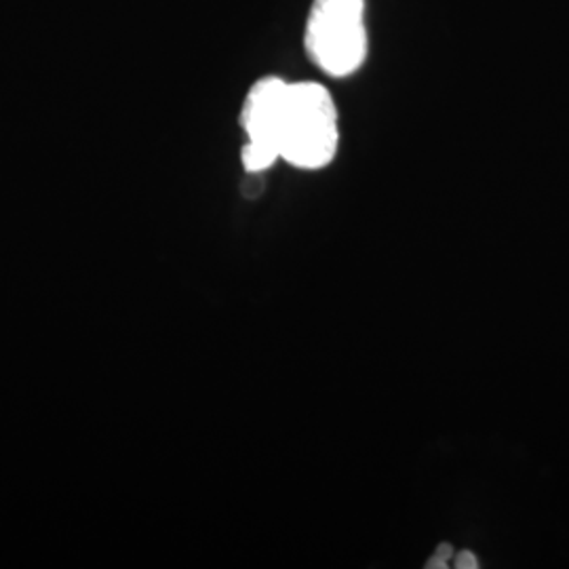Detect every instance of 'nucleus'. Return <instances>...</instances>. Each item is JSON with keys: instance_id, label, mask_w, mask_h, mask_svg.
I'll list each match as a JSON object with an SVG mask.
<instances>
[{"instance_id": "obj_3", "label": "nucleus", "mask_w": 569, "mask_h": 569, "mask_svg": "<svg viewBox=\"0 0 569 569\" xmlns=\"http://www.w3.org/2000/svg\"><path fill=\"white\" fill-rule=\"evenodd\" d=\"M287 87L289 82L279 77H266L249 89L241 117L247 133L243 164L249 173H262L277 161H281L279 136Z\"/></svg>"}, {"instance_id": "obj_1", "label": "nucleus", "mask_w": 569, "mask_h": 569, "mask_svg": "<svg viewBox=\"0 0 569 569\" xmlns=\"http://www.w3.org/2000/svg\"><path fill=\"white\" fill-rule=\"evenodd\" d=\"M340 143L338 108L323 84L289 82L279 136L281 161L298 169H323Z\"/></svg>"}, {"instance_id": "obj_2", "label": "nucleus", "mask_w": 569, "mask_h": 569, "mask_svg": "<svg viewBox=\"0 0 569 569\" xmlns=\"http://www.w3.org/2000/svg\"><path fill=\"white\" fill-rule=\"evenodd\" d=\"M305 44L329 77L355 74L367 58L366 0H312Z\"/></svg>"}, {"instance_id": "obj_4", "label": "nucleus", "mask_w": 569, "mask_h": 569, "mask_svg": "<svg viewBox=\"0 0 569 569\" xmlns=\"http://www.w3.org/2000/svg\"><path fill=\"white\" fill-rule=\"evenodd\" d=\"M453 568L458 569H477L479 568V561H477V555L472 550H460V552H453Z\"/></svg>"}]
</instances>
